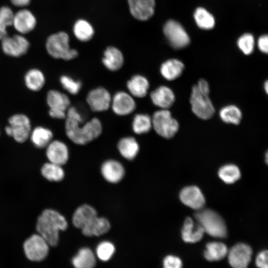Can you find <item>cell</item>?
I'll return each mask as SVG.
<instances>
[{"mask_svg": "<svg viewBox=\"0 0 268 268\" xmlns=\"http://www.w3.org/2000/svg\"><path fill=\"white\" fill-rule=\"evenodd\" d=\"M67 222L64 216L52 209L44 210L39 216L36 224V230L49 244L55 246L58 244L59 231L65 230Z\"/></svg>", "mask_w": 268, "mask_h": 268, "instance_id": "obj_1", "label": "cell"}, {"mask_svg": "<svg viewBox=\"0 0 268 268\" xmlns=\"http://www.w3.org/2000/svg\"><path fill=\"white\" fill-rule=\"evenodd\" d=\"M81 124L68 119H66L65 122L67 136L76 144H86L98 138L102 133V125L97 118H93L84 124Z\"/></svg>", "mask_w": 268, "mask_h": 268, "instance_id": "obj_2", "label": "cell"}, {"mask_svg": "<svg viewBox=\"0 0 268 268\" xmlns=\"http://www.w3.org/2000/svg\"><path fill=\"white\" fill-rule=\"evenodd\" d=\"M69 38L64 31L50 35L46 42V49L50 56L55 59L71 60L78 55L77 51L70 47Z\"/></svg>", "mask_w": 268, "mask_h": 268, "instance_id": "obj_3", "label": "cell"}, {"mask_svg": "<svg viewBox=\"0 0 268 268\" xmlns=\"http://www.w3.org/2000/svg\"><path fill=\"white\" fill-rule=\"evenodd\" d=\"M194 217L204 232L210 236L219 238L227 236V228L224 220L213 210L209 209L198 210L194 214Z\"/></svg>", "mask_w": 268, "mask_h": 268, "instance_id": "obj_4", "label": "cell"}, {"mask_svg": "<svg viewBox=\"0 0 268 268\" xmlns=\"http://www.w3.org/2000/svg\"><path fill=\"white\" fill-rule=\"evenodd\" d=\"M152 128L156 133L164 138H173L178 133L180 125L169 109L155 111L151 117Z\"/></svg>", "mask_w": 268, "mask_h": 268, "instance_id": "obj_5", "label": "cell"}, {"mask_svg": "<svg viewBox=\"0 0 268 268\" xmlns=\"http://www.w3.org/2000/svg\"><path fill=\"white\" fill-rule=\"evenodd\" d=\"M189 100L193 113L199 118L207 120L214 115L215 109L209 94L201 92L196 84L192 87Z\"/></svg>", "mask_w": 268, "mask_h": 268, "instance_id": "obj_6", "label": "cell"}, {"mask_svg": "<svg viewBox=\"0 0 268 268\" xmlns=\"http://www.w3.org/2000/svg\"><path fill=\"white\" fill-rule=\"evenodd\" d=\"M26 257L30 261L39 262L44 260L49 251V245L39 234H33L23 244Z\"/></svg>", "mask_w": 268, "mask_h": 268, "instance_id": "obj_7", "label": "cell"}, {"mask_svg": "<svg viewBox=\"0 0 268 268\" xmlns=\"http://www.w3.org/2000/svg\"><path fill=\"white\" fill-rule=\"evenodd\" d=\"M11 136L18 143H23L29 138L32 130L30 119L23 114H16L8 120Z\"/></svg>", "mask_w": 268, "mask_h": 268, "instance_id": "obj_8", "label": "cell"}, {"mask_svg": "<svg viewBox=\"0 0 268 268\" xmlns=\"http://www.w3.org/2000/svg\"><path fill=\"white\" fill-rule=\"evenodd\" d=\"M1 46L3 52L12 57H20L28 51L30 43L22 34H17L11 36L8 35L1 40Z\"/></svg>", "mask_w": 268, "mask_h": 268, "instance_id": "obj_9", "label": "cell"}, {"mask_svg": "<svg viewBox=\"0 0 268 268\" xmlns=\"http://www.w3.org/2000/svg\"><path fill=\"white\" fill-rule=\"evenodd\" d=\"M163 32L170 44L174 48H184L190 43L188 34L182 26L176 21H168L164 26Z\"/></svg>", "mask_w": 268, "mask_h": 268, "instance_id": "obj_10", "label": "cell"}, {"mask_svg": "<svg viewBox=\"0 0 268 268\" xmlns=\"http://www.w3.org/2000/svg\"><path fill=\"white\" fill-rule=\"evenodd\" d=\"M86 99L92 111L101 112L110 108L112 96L108 90L100 86L90 90Z\"/></svg>", "mask_w": 268, "mask_h": 268, "instance_id": "obj_11", "label": "cell"}, {"mask_svg": "<svg viewBox=\"0 0 268 268\" xmlns=\"http://www.w3.org/2000/svg\"><path fill=\"white\" fill-rule=\"evenodd\" d=\"M110 107L117 115L125 116L135 110L136 103L134 97L129 93L120 91L112 97Z\"/></svg>", "mask_w": 268, "mask_h": 268, "instance_id": "obj_12", "label": "cell"}, {"mask_svg": "<svg viewBox=\"0 0 268 268\" xmlns=\"http://www.w3.org/2000/svg\"><path fill=\"white\" fill-rule=\"evenodd\" d=\"M229 264L235 268H245L249 264L252 255V250L244 243H238L233 246L228 252Z\"/></svg>", "mask_w": 268, "mask_h": 268, "instance_id": "obj_13", "label": "cell"}, {"mask_svg": "<svg viewBox=\"0 0 268 268\" xmlns=\"http://www.w3.org/2000/svg\"><path fill=\"white\" fill-rule=\"evenodd\" d=\"M37 20L29 9L22 8L14 13L12 26L20 34H27L34 29Z\"/></svg>", "mask_w": 268, "mask_h": 268, "instance_id": "obj_14", "label": "cell"}, {"mask_svg": "<svg viewBox=\"0 0 268 268\" xmlns=\"http://www.w3.org/2000/svg\"><path fill=\"white\" fill-rule=\"evenodd\" d=\"M46 149V156L49 162L61 166L67 162L69 150L67 144L63 141L53 139Z\"/></svg>", "mask_w": 268, "mask_h": 268, "instance_id": "obj_15", "label": "cell"}, {"mask_svg": "<svg viewBox=\"0 0 268 268\" xmlns=\"http://www.w3.org/2000/svg\"><path fill=\"white\" fill-rule=\"evenodd\" d=\"M179 197L185 205L197 210L202 209L205 202L201 191L196 186L184 188L180 193Z\"/></svg>", "mask_w": 268, "mask_h": 268, "instance_id": "obj_16", "label": "cell"}, {"mask_svg": "<svg viewBox=\"0 0 268 268\" xmlns=\"http://www.w3.org/2000/svg\"><path fill=\"white\" fill-rule=\"evenodd\" d=\"M152 103L161 109H169L176 100V96L173 90L166 85H160L152 91L150 93Z\"/></svg>", "mask_w": 268, "mask_h": 268, "instance_id": "obj_17", "label": "cell"}, {"mask_svg": "<svg viewBox=\"0 0 268 268\" xmlns=\"http://www.w3.org/2000/svg\"><path fill=\"white\" fill-rule=\"evenodd\" d=\"M130 11L136 19L145 21L154 14V0H128Z\"/></svg>", "mask_w": 268, "mask_h": 268, "instance_id": "obj_18", "label": "cell"}, {"mask_svg": "<svg viewBox=\"0 0 268 268\" xmlns=\"http://www.w3.org/2000/svg\"><path fill=\"white\" fill-rule=\"evenodd\" d=\"M101 172L104 178L111 183H117L124 177L125 168L118 161L109 159L101 165Z\"/></svg>", "mask_w": 268, "mask_h": 268, "instance_id": "obj_19", "label": "cell"}, {"mask_svg": "<svg viewBox=\"0 0 268 268\" xmlns=\"http://www.w3.org/2000/svg\"><path fill=\"white\" fill-rule=\"evenodd\" d=\"M204 230L200 224L195 222L190 217H187L181 230L182 238L187 243H196L202 238Z\"/></svg>", "mask_w": 268, "mask_h": 268, "instance_id": "obj_20", "label": "cell"}, {"mask_svg": "<svg viewBox=\"0 0 268 268\" xmlns=\"http://www.w3.org/2000/svg\"><path fill=\"white\" fill-rule=\"evenodd\" d=\"M149 82L144 76L136 74L127 82L129 93L134 97L141 98L146 96L149 88Z\"/></svg>", "mask_w": 268, "mask_h": 268, "instance_id": "obj_21", "label": "cell"}, {"mask_svg": "<svg viewBox=\"0 0 268 268\" xmlns=\"http://www.w3.org/2000/svg\"><path fill=\"white\" fill-rule=\"evenodd\" d=\"M110 228V223L104 217L97 216L83 226L81 228L82 233L86 236H99L107 233Z\"/></svg>", "mask_w": 268, "mask_h": 268, "instance_id": "obj_22", "label": "cell"}, {"mask_svg": "<svg viewBox=\"0 0 268 268\" xmlns=\"http://www.w3.org/2000/svg\"><path fill=\"white\" fill-rule=\"evenodd\" d=\"M46 102L50 110L65 112L70 105V99L66 94L55 89L47 92Z\"/></svg>", "mask_w": 268, "mask_h": 268, "instance_id": "obj_23", "label": "cell"}, {"mask_svg": "<svg viewBox=\"0 0 268 268\" xmlns=\"http://www.w3.org/2000/svg\"><path fill=\"white\" fill-rule=\"evenodd\" d=\"M184 67V65L181 61L172 59L164 62L161 65L160 71L164 79L172 81L181 75Z\"/></svg>", "mask_w": 268, "mask_h": 268, "instance_id": "obj_24", "label": "cell"}, {"mask_svg": "<svg viewBox=\"0 0 268 268\" xmlns=\"http://www.w3.org/2000/svg\"><path fill=\"white\" fill-rule=\"evenodd\" d=\"M102 63L109 70L115 71L120 69L124 64L122 52L114 47H108L104 53Z\"/></svg>", "mask_w": 268, "mask_h": 268, "instance_id": "obj_25", "label": "cell"}, {"mask_svg": "<svg viewBox=\"0 0 268 268\" xmlns=\"http://www.w3.org/2000/svg\"><path fill=\"white\" fill-rule=\"evenodd\" d=\"M117 148L120 154L129 160L134 159L139 150V144L133 136H126L121 138L117 143Z\"/></svg>", "mask_w": 268, "mask_h": 268, "instance_id": "obj_26", "label": "cell"}, {"mask_svg": "<svg viewBox=\"0 0 268 268\" xmlns=\"http://www.w3.org/2000/svg\"><path fill=\"white\" fill-rule=\"evenodd\" d=\"M97 216V212L92 206L84 204L77 207L74 212L72 223L75 227L81 229Z\"/></svg>", "mask_w": 268, "mask_h": 268, "instance_id": "obj_27", "label": "cell"}, {"mask_svg": "<svg viewBox=\"0 0 268 268\" xmlns=\"http://www.w3.org/2000/svg\"><path fill=\"white\" fill-rule=\"evenodd\" d=\"M53 133L48 128L37 126L31 130L29 138L37 148H44L53 140Z\"/></svg>", "mask_w": 268, "mask_h": 268, "instance_id": "obj_28", "label": "cell"}, {"mask_svg": "<svg viewBox=\"0 0 268 268\" xmlns=\"http://www.w3.org/2000/svg\"><path fill=\"white\" fill-rule=\"evenodd\" d=\"M24 83L27 88L32 91H38L44 86L46 79L43 72L38 68L28 70L24 77Z\"/></svg>", "mask_w": 268, "mask_h": 268, "instance_id": "obj_29", "label": "cell"}, {"mask_svg": "<svg viewBox=\"0 0 268 268\" xmlns=\"http://www.w3.org/2000/svg\"><path fill=\"white\" fill-rule=\"evenodd\" d=\"M71 263L76 268H92L96 265V258L90 248L84 247L73 257Z\"/></svg>", "mask_w": 268, "mask_h": 268, "instance_id": "obj_30", "label": "cell"}, {"mask_svg": "<svg viewBox=\"0 0 268 268\" xmlns=\"http://www.w3.org/2000/svg\"><path fill=\"white\" fill-rule=\"evenodd\" d=\"M218 114L222 122L235 125H239L241 123L243 117L241 109L233 104L223 106L219 110Z\"/></svg>", "mask_w": 268, "mask_h": 268, "instance_id": "obj_31", "label": "cell"}, {"mask_svg": "<svg viewBox=\"0 0 268 268\" xmlns=\"http://www.w3.org/2000/svg\"><path fill=\"white\" fill-rule=\"evenodd\" d=\"M228 254V249L223 243L209 242L206 245L204 257L208 261H218L222 260Z\"/></svg>", "mask_w": 268, "mask_h": 268, "instance_id": "obj_32", "label": "cell"}, {"mask_svg": "<svg viewBox=\"0 0 268 268\" xmlns=\"http://www.w3.org/2000/svg\"><path fill=\"white\" fill-rule=\"evenodd\" d=\"M132 127L133 132L137 134L148 133L152 129L151 117L146 114H136L133 118Z\"/></svg>", "mask_w": 268, "mask_h": 268, "instance_id": "obj_33", "label": "cell"}, {"mask_svg": "<svg viewBox=\"0 0 268 268\" xmlns=\"http://www.w3.org/2000/svg\"><path fill=\"white\" fill-rule=\"evenodd\" d=\"M41 174L44 178L50 181H60L65 176V172L62 166L50 162L43 165Z\"/></svg>", "mask_w": 268, "mask_h": 268, "instance_id": "obj_34", "label": "cell"}, {"mask_svg": "<svg viewBox=\"0 0 268 268\" xmlns=\"http://www.w3.org/2000/svg\"><path fill=\"white\" fill-rule=\"evenodd\" d=\"M73 31L76 38L83 42L91 39L94 34V29L92 25L83 19L78 20L74 23Z\"/></svg>", "mask_w": 268, "mask_h": 268, "instance_id": "obj_35", "label": "cell"}, {"mask_svg": "<svg viewBox=\"0 0 268 268\" xmlns=\"http://www.w3.org/2000/svg\"><path fill=\"white\" fill-rule=\"evenodd\" d=\"M218 175L224 182L231 184L240 179L241 172L236 165L228 164L221 166L219 169Z\"/></svg>", "mask_w": 268, "mask_h": 268, "instance_id": "obj_36", "label": "cell"}, {"mask_svg": "<svg viewBox=\"0 0 268 268\" xmlns=\"http://www.w3.org/2000/svg\"><path fill=\"white\" fill-rule=\"evenodd\" d=\"M194 18L198 26L203 29H211L215 24L213 16L202 7H199L196 10Z\"/></svg>", "mask_w": 268, "mask_h": 268, "instance_id": "obj_37", "label": "cell"}, {"mask_svg": "<svg viewBox=\"0 0 268 268\" xmlns=\"http://www.w3.org/2000/svg\"><path fill=\"white\" fill-rule=\"evenodd\" d=\"M14 13L12 9L4 5L0 7V40L7 36V28L12 26Z\"/></svg>", "mask_w": 268, "mask_h": 268, "instance_id": "obj_38", "label": "cell"}, {"mask_svg": "<svg viewBox=\"0 0 268 268\" xmlns=\"http://www.w3.org/2000/svg\"><path fill=\"white\" fill-rule=\"evenodd\" d=\"M115 252V247L113 243L108 241L100 242L96 249V254L98 258L104 262L109 260Z\"/></svg>", "mask_w": 268, "mask_h": 268, "instance_id": "obj_39", "label": "cell"}, {"mask_svg": "<svg viewBox=\"0 0 268 268\" xmlns=\"http://www.w3.org/2000/svg\"><path fill=\"white\" fill-rule=\"evenodd\" d=\"M60 82L62 87L72 95L78 94L82 86L80 81L67 75L61 76L60 78Z\"/></svg>", "mask_w": 268, "mask_h": 268, "instance_id": "obj_40", "label": "cell"}, {"mask_svg": "<svg viewBox=\"0 0 268 268\" xmlns=\"http://www.w3.org/2000/svg\"><path fill=\"white\" fill-rule=\"evenodd\" d=\"M254 38L252 35L246 33L241 36L238 40V46L246 55L251 54L254 47Z\"/></svg>", "mask_w": 268, "mask_h": 268, "instance_id": "obj_41", "label": "cell"}, {"mask_svg": "<svg viewBox=\"0 0 268 268\" xmlns=\"http://www.w3.org/2000/svg\"><path fill=\"white\" fill-rule=\"evenodd\" d=\"M163 266L165 268H180L182 266V262L179 257L168 255L164 258Z\"/></svg>", "mask_w": 268, "mask_h": 268, "instance_id": "obj_42", "label": "cell"}, {"mask_svg": "<svg viewBox=\"0 0 268 268\" xmlns=\"http://www.w3.org/2000/svg\"><path fill=\"white\" fill-rule=\"evenodd\" d=\"M66 119L75 121L82 124L83 118L81 114L74 107L69 106L66 111Z\"/></svg>", "mask_w": 268, "mask_h": 268, "instance_id": "obj_43", "label": "cell"}, {"mask_svg": "<svg viewBox=\"0 0 268 268\" xmlns=\"http://www.w3.org/2000/svg\"><path fill=\"white\" fill-rule=\"evenodd\" d=\"M268 253L267 250H264L258 254L256 259L257 267L261 268H268Z\"/></svg>", "mask_w": 268, "mask_h": 268, "instance_id": "obj_44", "label": "cell"}, {"mask_svg": "<svg viewBox=\"0 0 268 268\" xmlns=\"http://www.w3.org/2000/svg\"><path fill=\"white\" fill-rule=\"evenodd\" d=\"M258 47L262 52L268 53V37L267 35L260 37L258 41Z\"/></svg>", "mask_w": 268, "mask_h": 268, "instance_id": "obj_45", "label": "cell"}, {"mask_svg": "<svg viewBox=\"0 0 268 268\" xmlns=\"http://www.w3.org/2000/svg\"><path fill=\"white\" fill-rule=\"evenodd\" d=\"M201 92L204 93L209 94L210 93V87L208 82L204 79H200L197 84H196Z\"/></svg>", "mask_w": 268, "mask_h": 268, "instance_id": "obj_46", "label": "cell"}, {"mask_svg": "<svg viewBox=\"0 0 268 268\" xmlns=\"http://www.w3.org/2000/svg\"><path fill=\"white\" fill-rule=\"evenodd\" d=\"M11 3L16 6L20 7H24L28 5L30 2L31 0H10Z\"/></svg>", "mask_w": 268, "mask_h": 268, "instance_id": "obj_47", "label": "cell"}, {"mask_svg": "<svg viewBox=\"0 0 268 268\" xmlns=\"http://www.w3.org/2000/svg\"><path fill=\"white\" fill-rule=\"evenodd\" d=\"M264 89L266 94L268 93V81L266 80L264 83Z\"/></svg>", "mask_w": 268, "mask_h": 268, "instance_id": "obj_48", "label": "cell"}, {"mask_svg": "<svg viewBox=\"0 0 268 268\" xmlns=\"http://www.w3.org/2000/svg\"><path fill=\"white\" fill-rule=\"evenodd\" d=\"M268 152H267L266 153V162L267 163H268Z\"/></svg>", "mask_w": 268, "mask_h": 268, "instance_id": "obj_49", "label": "cell"}]
</instances>
